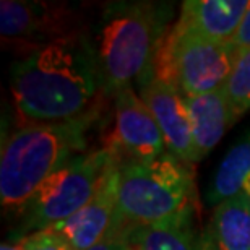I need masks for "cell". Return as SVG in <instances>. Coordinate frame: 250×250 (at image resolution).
<instances>
[{"label": "cell", "instance_id": "11", "mask_svg": "<svg viewBox=\"0 0 250 250\" xmlns=\"http://www.w3.org/2000/svg\"><path fill=\"white\" fill-rule=\"evenodd\" d=\"M249 3V0H188L182 3L176 26L184 33L231 42Z\"/></svg>", "mask_w": 250, "mask_h": 250}, {"label": "cell", "instance_id": "17", "mask_svg": "<svg viewBox=\"0 0 250 250\" xmlns=\"http://www.w3.org/2000/svg\"><path fill=\"white\" fill-rule=\"evenodd\" d=\"M24 250H73L70 242L56 229H41L20 239Z\"/></svg>", "mask_w": 250, "mask_h": 250}, {"label": "cell", "instance_id": "10", "mask_svg": "<svg viewBox=\"0 0 250 250\" xmlns=\"http://www.w3.org/2000/svg\"><path fill=\"white\" fill-rule=\"evenodd\" d=\"M121 164L122 161L117 159L107 169L96 193L80 211L52 228L67 239L73 250L89 249L101 241L111 229L117 213Z\"/></svg>", "mask_w": 250, "mask_h": 250}, {"label": "cell", "instance_id": "19", "mask_svg": "<svg viewBox=\"0 0 250 250\" xmlns=\"http://www.w3.org/2000/svg\"><path fill=\"white\" fill-rule=\"evenodd\" d=\"M229 44H231L239 54L250 49V3L246 10V15H244L241 24H239L236 34H234V38L231 39Z\"/></svg>", "mask_w": 250, "mask_h": 250}, {"label": "cell", "instance_id": "20", "mask_svg": "<svg viewBox=\"0 0 250 250\" xmlns=\"http://www.w3.org/2000/svg\"><path fill=\"white\" fill-rule=\"evenodd\" d=\"M0 250H24L23 246L20 244V241L17 244H8V242H3L2 247H0Z\"/></svg>", "mask_w": 250, "mask_h": 250}, {"label": "cell", "instance_id": "2", "mask_svg": "<svg viewBox=\"0 0 250 250\" xmlns=\"http://www.w3.org/2000/svg\"><path fill=\"white\" fill-rule=\"evenodd\" d=\"M94 112L68 122L29 124L7 138L0 159V198L3 208H28L42 182L86 146Z\"/></svg>", "mask_w": 250, "mask_h": 250}, {"label": "cell", "instance_id": "16", "mask_svg": "<svg viewBox=\"0 0 250 250\" xmlns=\"http://www.w3.org/2000/svg\"><path fill=\"white\" fill-rule=\"evenodd\" d=\"M223 89L236 119L250 111V49L237 56Z\"/></svg>", "mask_w": 250, "mask_h": 250}, {"label": "cell", "instance_id": "9", "mask_svg": "<svg viewBox=\"0 0 250 250\" xmlns=\"http://www.w3.org/2000/svg\"><path fill=\"white\" fill-rule=\"evenodd\" d=\"M140 98L151 111L161 130L167 153L188 164L198 161L193 146L190 114L184 94L172 84L148 75L142 82Z\"/></svg>", "mask_w": 250, "mask_h": 250}, {"label": "cell", "instance_id": "6", "mask_svg": "<svg viewBox=\"0 0 250 250\" xmlns=\"http://www.w3.org/2000/svg\"><path fill=\"white\" fill-rule=\"evenodd\" d=\"M117 159L121 158L112 149L103 148L67 161L34 193L26 208L28 226L41 231L72 218L93 198Z\"/></svg>", "mask_w": 250, "mask_h": 250}, {"label": "cell", "instance_id": "8", "mask_svg": "<svg viewBox=\"0 0 250 250\" xmlns=\"http://www.w3.org/2000/svg\"><path fill=\"white\" fill-rule=\"evenodd\" d=\"M0 33L10 44L34 49L61 39L73 31V13L63 5L24 0H2Z\"/></svg>", "mask_w": 250, "mask_h": 250}, {"label": "cell", "instance_id": "15", "mask_svg": "<svg viewBox=\"0 0 250 250\" xmlns=\"http://www.w3.org/2000/svg\"><path fill=\"white\" fill-rule=\"evenodd\" d=\"M133 250H200V239L195 237L192 213L169 221L140 226L132 236Z\"/></svg>", "mask_w": 250, "mask_h": 250}, {"label": "cell", "instance_id": "14", "mask_svg": "<svg viewBox=\"0 0 250 250\" xmlns=\"http://www.w3.org/2000/svg\"><path fill=\"white\" fill-rule=\"evenodd\" d=\"M250 176V133L234 145L226 153L213 181L209 184L207 202L213 207L242 193V186Z\"/></svg>", "mask_w": 250, "mask_h": 250}, {"label": "cell", "instance_id": "21", "mask_svg": "<svg viewBox=\"0 0 250 250\" xmlns=\"http://www.w3.org/2000/svg\"><path fill=\"white\" fill-rule=\"evenodd\" d=\"M242 193H244V195H247V197L250 198V176L246 179V182H244V186H242Z\"/></svg>", "mask_w": 250, "mask_h": 250}, {"label": "cell", "instance_id": "7", "mask_svg": "<svg viewBox=\"0 0 250 250\" xmlns=\"http://www.w3.org/2000/svg\"><path fill=\"white\" fill-rule=\"evenodd\" d=\"M106 148L127 161H153L166 151V142L143 99L132 86L114 94V130Z\"/></svg>", "mask_w": 250, "mask_h": 250}, {"label": "cell", "instance_id": "22", "mask_svg": "<svg viewBox=\"0 0 250 250\" xmlns=\"http://www.w3.org/2000/svg\"><path fill=\"white\" fill-rule=\"evenodd\" d=\"M128 250H133V249H132V247H130V249H128Z\"/></svg>", "mask_w": 250, "mask_h": 250}, {"label": "cell", "instance_id": "13", "mask_svg": "<svg viewBox=\"0 0 250 250\" xmlns=\"http://www.w3.org/2000/svg\"><path fill=\"white\" fill-rule=\"evenodd\" d=\"M186 103L192 124L195 153L197 159H202L221 142L224 132L236 121V116L224 89L186 98Z\"/></svg>", "mask_w": 250, "mask_h": 250}, {"label": "cell", "instance_id": "18", "mask_svg": "<svg viewBox=\"0 0 250 250\" xmlns=\"http://www.w3.org/2000/svg\"><path fill=\"white\" fill-rule=\"evenodd\" d=\"M135 229H137L135 226H130L116 218L106 236L86 250H128L132 247V236Z\"/></svg>", "mask_w": 250, "mask_h": 250}, {"label": "cell", "instance_id": "4", "mask_svg": "<svg viewBox=\"0 0 250 250\" xmlns=\"http://www.w3.org/2000/svg\"><path fill=\"white\" fill-rule=\"evenodd\" d=\"M158 7L149 2L121 3L107 10L98 41V63L103 88L116 94L140 83L153 68L154 56L164 36Z\"/></svg>", "mask_w": 250, "mask_h": 250}, {"label": "cell", "instance_id": "3", "mask_svg": "<svg viewBox=\"0 0 250 250\" xmlns=\"http://www.w3.org/2000/svg\"><path fill=\"white\" fill-rule=\"evenodd\" d=\"M195 205L193 171L171 153L153 161L121 164L116 218L130 226H149L190 214Z\"/></svg>", "mask_w": 250, "mask_h": 250}, {"label": "cell", "instance_id": "1", "mask_svg": "<svg viewBox=\"0 0 250 250\" xmlns=\"http://www.w3.org/2000/svg\"><path fill=\"white\" fill-rule=\"evenodd\" d=\"M10 83L24 125L75 121L96 111L98 52L83 33L56 39L15 62Z\"/></svg>", "mask_w": 250, "mask_h": 250}, {"label": "cell", "instance_id": "12", "mask_svg": "<svg viewBox=\"0 0 250 250\" xmlns=\"http://www.w3.org/2000/svg\"><path fill=\"white\" fill-rule=\"evenodd\" d=\"M200 250H250V198L237 195L214 207Z\"/></svg>", "mask_w": 250, "mask_h": 250}, {"label": "cell", "instance_id": "5", "mask_svg": "<svg viewBox=\"0 0 250 250\" xmlns=\"http://www.w3.org/2000/svg\"><path fill=\"white\" fill-rule=\"evenodd\" d=\"M239 52L229 42L184 33L174 24L159 42L153 77L176 86L184 98L223 89Z\"/></svg>", "mask_w": 250, "mask_h": 250}]
</instances>
